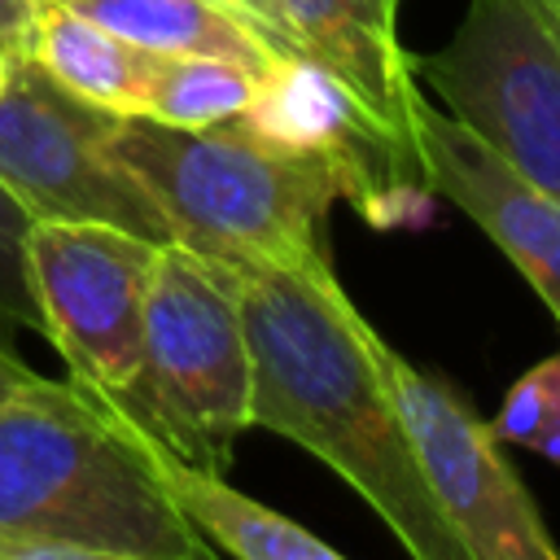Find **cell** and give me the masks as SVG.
Segmentation results:
<instances>
[{
  "label": "cell",
  "mask_w": 560,
  "mask_h": 560,
  "mask_svg": "<svg viewBox=\"0 0 560 560\" xmlns=\"http://www.w3.org/2000/svg\"><path fill=\"white\" fill-rule=\"evenodd\" d=\"M236 276L249 429L280 433L328 464L411 560H472L411 455L368 350V319L332 267H245Z\"/></svg>",
  "instance_id": "1"
},
{
  "label": "cell",
  "mask_w": 560,
  "mask_h": 560,
  "mask_svg": "<svg viewBox=\"0 0 560 560\" xmlns=\"http://www.w3.org/2000/svg\"><path fill=\"white\" fill-rule=\"evenodd\" d=\"M0 534L140 560H219L153 472L144 438L74 381L0 402Z\"/></svg>",
  "instance_id": "2"
},
{
  "label": "cell",
  "mask_w": 560,
  "mask_h": 560,
  "mask_svg": "<svg viewBox=\"0 0 560 560\" xmlns=\"http://www.w3.org/2000/svg\"><path fill=\"white\" fill-rule=\"evenodd\" d=\"M109 153L136 175L171 228V245L223 267H319L324 219L341 197L324 162L271 149L241 131L166 127L153 118H114Z\"/></svg>",
  "instance_id": "3"
},
{
  "label": "cell",
  "mask_w": 560,
  "mask_h": 560,
  "mask_svg": "<svg viewBox=\"0 0 560 560\" xmlns=\"http://www.w3.org/2000/svg\"><path fill=\"white\" fill-rule=\"evenodd\" d=\"M162 455L228 472L249 429V346L241 324V276L184 245H162L140 332V363L105 402Z\"/></svg>",
  "instance_id": "4"
},
{
  "label": "cell",
  "mask_w": 560,
  "mask_h": 560,
  "mask_svg": "<svg viewBox=\"0 0 560 560\" xmlns=\"http://www.w3.org/2000/svg\"><path fill=\"white\" fill-rule=\"evenodd\" d=\"M411 70L451 118L560 201V44L521 0H468L455 35Z\"/></svg>",
  "instance_id": "5"
},
{
  "label": "cell",
  "mask_w": 560,
  "mask_h": 560,
  "mask_svg": "<svg viewBox=\"0 0 560 560\" xmlns=\"http://www.w3.org/2000/svg\"><path fill=\"white\" fill-rule=\"evenodd\" d=\"M372 363L394 398L411 455L472 560H560L503 442L442 376L402 359L368 324Z\"/></svg>",
  "instance_id": "6"
},
{
  "label": "cell",
  "mask_w": 560,
  "mask_h": 560,
  "mask_svg": "<svg viewBox=\"0 0 560 560\" xmlns=\"http://www.w3.org/2000/svg\"><path fill=\"white\" fill-rule=\"evenodd\" d=\"M61 92L35 61L18 57L0 92V188L26 219L109 223L153 245H171V228L136 175L109 153V122Z\"/></svg>",
  "instance_id": "7"
},
{
  "label": "cell",
  "mask_w": 560,
  "mask_h": 560,
  "mask_svg": "<svg viewBox=\"0 0 560 560\" xmlns=\"http://www.w3.org/2000/svg\"><path fill=\"white\" fill-rule=\"evenodd\" d=\"M162 245L109 228L31 219L26 276L44 337L70 368V381L109 402L140 363L144 302Z\"/></svg>",
  "instance_id": "8"
},
{
  "label": "cell",
  "mask_w": 560,
  "mask_h": 560,
  "mask_svg": "<svg viewBox=\"0 0 560 560\" xmlns=\"http://www.w3.org/2000/svg\"><path fill=\"white\" fill-rule=\"evenodd\" d=\"M232 122L271 149L324 162L337 179V192L350 197V206L372 228L424 219L433 192L424 188L420 166L311 57H276L267 74H258L245 114Z\"/></svg>",
  "instance_id": "9"
},
{
  "label": "cell",
  "mask_w": 560,
  "mask_h": 560,
  "mask_svg": "<svg viewBox=\"0 0 560 560\" xmlns=\"http://www.w3.org/2000/svg\"><path fill=\"white\" fill-rule=\"evenodd\" d=\"M416 162L424 188L464 210L516 262L560 324V201L516 175L424 92L416 101Z\"/></svg>",
  "instance_id": "10"
},
{
  "label": "cell",
  "mask_w": 560,
  "mask_h": 560,
  "mask_svg": "<svg viewBox=\"0 0 560 560\" xmlns=\"http://www.w3.org/2000/svg\"><path fill=\"white\" fill-rule=\"evenodd\" d=\"M276 9L293 48L328 70L416 162L420 88L398 44V0H276Z\"/></svg>",
  "instance_id": "11"
},
{
  "label": "cell",
  "mask_w": 560,
  "mask_h": 560,
  "mask_svg": "<svg viewBox=\"0 0 560 560\" xmlns=\"http://www.w3.org/2000/svg\"><path fill=\"white\" fill-rule=\"evenodd\" d=\"M26 61H35L61 92L92 109L136 118L144 114V92L153 74V52L118 39L74 4L35 9Z\"/></svg>",
  "instance_id": "12"
},
{
  "label": "cell",
  "mask_w": 560,
  "mask_h": 560,
  "mask_svg": "<svg viewBox=\"0 0 560 560\" xmlns=\"http://www.w3.org/2000/svg\"><path fill=\"white\" fill-rule=\"evenodd\" d=\"M149 459H153V472L162 477V486L171 490V499L179 503V512L232 560H346L324 538H315L306 525L232 490L219 472L188 468V464L162 455L158 446H149Z\"/></svg>",
  "instance_id": "13"
},
{
  "label": "cell",
  "mask_w": 560,
  "mask_h": 560,
  "mask_svg": "<svg viewBox=\"0 0 560 560\" xmlns=\"http://www.w3.org/2000/svg\"><path fill=\"white\" fill-rule=\"evenodd\" d=\"M79 13L153 57H214L267 74L271 44L223 0H70Z\"/></svg>",
  "instance_id": "14"
},
{
  "label": "cell",
  "mask_w": 560,
  "mask_h": 560,
  "mask_svg": "<svg viewBox=\"0 0 560 560\" xmlns=\"http://www.w3.org/2000/svg\"><path fill=\"white\" fill-rule=\"evenodd\" d=\"M258 74L214 57H153L144 114L166 127H219L245 114Z\"/></svg>",
  "instance_id": "15"
},
{
  "label": "cell",
  "mask_w": 560,
  "mask_h": 560,
  "mask_svg": "<svg viewBox=\"0 0 560 560\" xmlns=\"http://www.w3.org/2000/svg\"><path fill=\"white\" fill-rule=\"evenodd\" d=\"M490 433L560 464V350L512 381L499 416L490 420Z\"/></svg>",
  "instance_id": "16"
},
{
  "label": "cell",
  "mask_w": 560,
  "mask_h": 560,
  "mask_svg": "<svg viewBox=\"0 0 560 560\" xmlns=\"http://www.w3.org/2000/svg\"><path fill=\"white\" fill-rule=\"evenodd\" d=\"M26 210L0 188V328H31L44 337L39 324V306L31 293V276H26Z\"/></svg>",
  "instance_id": "17"
},
{
  "label": "cell",
  "mask_w": 560,
  "mask_h": 560,
  "mask_svg": "<svg viewBox=\"0 0 560 560\" xmlns=\"http://www.w3.org/2000/svg\"><path fill=\"white\" fill-rule=\"evenodd\" d=\"M0 560H140L101 547H70V542H39V538H9L0 534Z\"/></svg>",
  "instance_id": "18"
},
{
  "label": "cell",
  "mask_w": 560,
  "mask_h": 560,
  "mask_svg": "<svg viewBox=\"0 0 560 560\" xmlns=\"http://www.w3.org/2000/svg\"><path fill=\"white\" fill-rule=\"evenodd\" d=\"M236 18H245L267 44H271V52L276 57H289V52H298L293 48V39H289V26H284V18H280V9H276V0H223Z\"/></svg>",
  "instance_id": "19"
},
{
  "label": "cell",
  "mask_w": 560,
  "mask_h": 560,
  "mask_svg": "<svg viewBox=\"0 0 560 560\" xmlns=\"http://www.w3.org/2000/svg\"><path fill=\"white\" fill-rule=\"evenodd\" d=\"M52 381L48 376H39L26 359H18L13 350H9V332L0 328V402H18V398H35V394H44Z\"/></svg>",
  "instance_id": "20"
},
{
  "label": "cell",
  "mask_w": 560,
  "mask_h": 560,
  "mask_svg": "<svg viewBox=\"0 0 560 560\" xmlns=\"http://www.w3.org/2000/svg\"><path fill=\"white\" fill-rule=\"evenodd\" d=\"M31 26H35V4H26V0H0V48L9 57H26Z\"/></svg>",
  "instance_id": "21"
},
{
  "label": "cell",
  "mask_w": 560,
  "mask_h": 560,
  "mask_svg": "<svg viewBox=\"0 0 560 560\" xmlns=\"http://www.w3.org/2000/svg\"><path fill=\"white\" fill-rule=\"evenodd\" d=\"M529 13H534V22L560 44V0H521Z\"/></svg>",
  "instance_id": "22"
},
{
  "label": "cell",
  "mask_w": 560,
  "mask_h": 560,
  "mask_svg": "<svg viewBox=\"0 0 560 560\" xmlns=\"http://www.w3.org/2000/svg\"><path fill=\"white\" fill-rule=\"evenodd\" d=\"M13 61H18V57H9V52L0 48V92H4V83H9V70H13Z\"/></svg>",
  "instance_id": "23"
},
{
  "label": "cell",
  "mask_w": 560,
  "mask_h": 560,
  "mask_svg": "<svg viewBox=\"0 0 560 560\" xmlns=\"http://www.w3.org/2000/svg\"><path fill=\"white\" fill-rule=\"evenodd\" d=\"M26 4H35V9H44V4H70V0H26Z\"/></svg>",
  "instance_id": "24"
}]
</instances>
